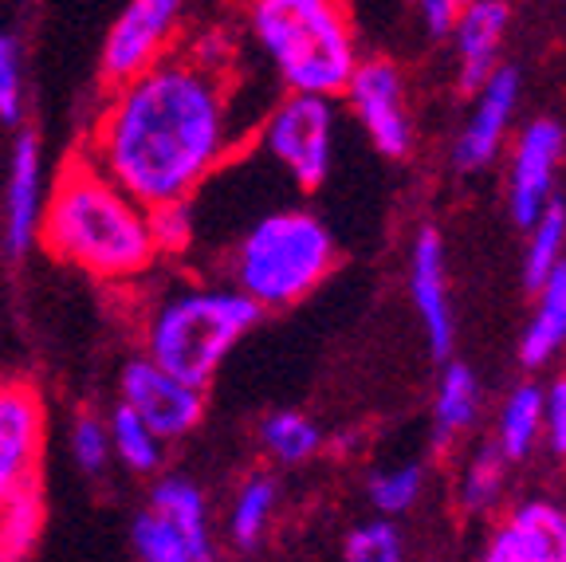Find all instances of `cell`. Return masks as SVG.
Returning <instances> with one entry per match:
<instances>
[{
    "mask_svg": "<svg viewBox=\"0 0 566 562\" xmlns=\"http://www.w3.org/2000/svg\"><path fill=\"white\" fill-rule=\"evenodd\" d=\"M232 91L221 32L181 40L169 60L106 95L80 154L142 209L193 201L240 142Z\"/></svg>",
    "mask_w": 566,
    "mask_h": 562,
    "instance_id": "cell-1",
    "label": "cell"
},
{
    "mask_svg": "<svg viewBox=\"0 0 566 562\" xmlns=\"http://www.w3.org/2000/svg\"><path fill=\"white\" fill-rule=\"evenodd\" d=\"M35 244L103 283H130L158 264L146 209L80 149L67 154L48 189Z\"/></svg>",
    "mask_w": 566,
    "mask_h": 562,
    "instance_id": "cell-2",
    "label": "cell"
},
{
    "mask_svg": "<svg viewBox=\"0 0 566 562\" xmlns=\"http://www.w3.org/2000/svg\"><path fill=\"white\" fill-rule=\"evenodd\" d=\"M248 28L287 95L335 103L363 63L350 9L338 0H256Z\"/></svg>",
    "mask_w": 566,
    "mask_h": 562,
    "instance_id": "cell-3",
    "label": "cell"
},
{
    "mask_svg": "<svg viewBox=\"0 0 566 562\" xmlns=\"http://www.w3.org/2000/svg\"><path fill=\"white\" fill-rule=\"evenodd\" d=\"M338 268V240L315 212L272 209L252 220L229 252L232 288L260 311H283L315 295Z\"/></svg>",
    "mask_w": 566,
    "mask_h": 562,
    "instance_id": "cell-4",
    "label": "cell"
},
{
    "mask_svg": "<svg viewBox=\"0 0 566 562\" xmlns=\"http://www.w3.org/2000/svg\"><path fill=\"white\" fill-rule=\"evenodd\" d=\"M264 311L237 288L221 283H186L161 295L146 319V358L186 382L205 389L221 362L237 351Z\"/></svg>",
    "mask_w": 566,
    "mask_h": 562,
    "instance_id": "cell-5",
    "label": "cell"
},
{
    "mask_svg": "<svg viewBox=\"0 0 566 562\" xmlns=\"http://www.w3.org/2000/svg\"><path fill=\"white\" fill-rule=\"evenodd\" d=\"M260 146L300 189H318L335 162V103L283 95L264 115Z\"/></svg>",
    "mask_w": 566,
    "mask_h": 562,
    "instance_id": "cell-6",
    "label": "cell"
},
{
    "mask_svg": "<svg viewBox=\"0 0 566 562\" xmlns=\"http://www.w3.org/2000/svg\"><path fill=\"white\" fill-rule=\"evenodd\" d=\"M181 12L186 9L177 0H130L118 12L103 40V60H98V71L111 83V91L142 80L146 71H154L177 52Z\"/></svg>",
    "mask_w": 566,
    "mask_h": 562,
    "instance_id": "cell-7",
    "label": "cell"
},
{
    "mask_svg": "<svg viewBox=\"0 0 566 562\" xmlns=\"http://www.w3.org/2000/svg\"><path fill=\"white\" fill-rule=\"evenodd\" d=\"M343 98L378 154L409 158V149H413V115H409L406 80H401L398 63L378 60V55L363 60Z\"/></svg>",
    "mask_w": 566,
    "mask_h": 562,
    "instance_id": "cell-8",
    "label": "cell"
},
{
    "mask_svg": "<svg viewBox=\"0 0 566 562\" xmlns=\"http://www.w3.org/2000/svg\"><path fill=\"white\" fill-rule=\"evenodd\" d=\"M118 405H126L134 417L146 422V429L166 445L193 433L205 417V389L177 382L161 366H154L146 354L130 358L118 374Z\"/></svg>",
    "mask_w": 566,
    "mask_h": 562,
    "instance_id": "cell-9",
    "label": "cell"
},
{
    "mask_svg": "<svg viewBox=\"0 0 566 562\" xmlns=\"http://www.w3.org/2000/svg\"><path fill=\"white\" fill-rule=\"evenodd\" d=\"M48 409L32 382H0V492L35 483L44 457Z\"/></svg>",
    "mask_w": 566,
    "mask_h": 562,
    "instance_id": "cell-10",
    "label": "cell"
},
{
    "mask_svg": "<svg viewBox=\"0 0 566 562\" xmlns=\"http://www.w3.org/2000/svg\"><path fill=\"white\" fill-rule=\"evenodd\" d=\"M566 131L555 118H535L520 131L512 149V174H507V209L520 229H531L555 201V169L563 158Z\"/></svg>",
    "mask_w": 566,
    "mask_h": 562,
    "instance_id": "cell-11",
    "label": "cell"
},
{
    "mask_svg": "<svg viewBox=\"0 0 566 562\" xmlns=\"http://www.w3.org/2000/svg\"><path fill=\"white\" fill-rule=\"evenodd\" d=\"M515 106H520V71L500 67L484 87L472 95V115L460 126L457 146H452V162L457 169L472 174L495 162V154L504 149V138L512 131Z\"/></svg>",
    "mask_w": 566,
    "mask_h": 562,
    "instance_id": "cell-12",
    "label": "cell"
},
{
    "mask_svg": "<svg viewBox=\"0 0 566 562\" xmlns=\"http://www.w3.org/2000/svg\"><path fill=\"white\" fill-rule=\"evenodd\" d=\"M48 189H44V149L35 131H20L9 158V185H4V217L0 237L12 256H24L40 240Z\"/></svg>",
    "mask_w": 566,
    "mask_h": 562,
    "instance_id": "cell-13",
    "label": "cell"
},
{
    "mask_svg": "<svg viewBox=\"0 0 566 562\" xmlns=\"http://www.w3.org/2000/svg\"><path fill=\"white\" fill-rule=\"evenodd\" d=\"M409 299L421 315L424 339L433 358H449L452 351V303H449V264L444 240L437 229H421L409 248Z\"/></svg>",
    "mask_w": 566,
    "mask_h": 562,
    "instance_id": "cell-14",
    "label": "cell"
},
{
    "mask_svg": "<svg viewBox=\"0 0 566 562\" xmlns=\"http://www.w3.org/2000/svg\"><path fill=\"white\" fill-rule=\"evenodd\" d=\"M507 20H512V9L500 0H472L460 9L452 48H457V87L464 95H476L495 71L504 67L500 44H504Z\"/></svg>",
    "mask_w": 566,
    "mask_h": 562,
    "instance_id": "cell-15",
    "label": "cell"
},
{
    "mask_svg": "<svg viewBox=\"0 0 566 562\" xmlns=\"http://www.w3.org/2000/svg\"><path fill=\"white\" fill-rule=\"evenodd\" d=\"M492 543L515 562H566V508L551 500H527L504 519Z\"/></svg>",
    "mask_w": 566,
    "mask_h": 562,
    "instance_id": "cell-16",
    "label": "cell"
},
{
    "mask_svg": "<svg viewBox=\"0 0 566 562\" xmlns=\"http://www.w3.org/2000/svg\"><path fill=\"white\" fill-rule=\"evenodd\" d=\"M150 511L158 519H166L197 562H212L209 503H205L201 488H197L193 480H186V476H166V480H158L150 492Z\"/></svg>",
    "mask_w": 566,
    "mask_h": 562,
    "instance_id": "cell-17",
    "label": "cell"
},
{
    "mask_svg": "<svg viewBox=\"0 0 566 562\" xmlns=\"http://www.w3.org/2000/svg\"><path fill=\"white\" fill-rule=\"evenodd\" d=\"M566 346V264L555 268L547 283L535 291V311L520 339V362L527 370H539Z\"/></svg>",
    "mask_w": 566,
    "mask_h": 562,
    "instance_id": "cell-18",
    "label": "cell"
},
{
    "mask_svg": "<svg viewBox=\"0 0 566 562\" xmlns=\"http://www.w3.org/2000/svg\"><path fill=\"white\" fill-rule=\"evenodd\" d=\"M480 414V382L464 362H444L441 382L433 397V440L437 448H452V440L464 437Z\"/></svg>",
    "mask_w": 566,
    "mask_h": 562,
    "instance_id": "cell-19",
    "label": "cell"
},
{
    "mask_svg": "<svg viewBox=\"0 0 566 562\" xmlns=\"http://www.w3.org/2000/svg\"><path fill=\"white\" fill-rule=\"evenodd\" d=\"M543 440V386L523 382L507 394V402L500 405L495 417V440L492 445L504 452V460H523L531 457V448Z\"/></svg>",
    "mask_w": 566,
    "mask_h": 562,
    "instance_id": "cell-20",
    "label": "cell"
},
{
    "mask_svg": "<svg viewBox=\"0 0 566 562\" xmlns=\"http://www.w3.org/2000/svg\"><path fill=\"white\" fill-rule=\"evenodd\" d=\"M44 528V496L35 483L0 492V562H28Z\"/></svg>",
    "mask_w": 566,
    "mask_h": 562,
    "instance_id": "cell-21",
    "label": "cell"
},
{
    "mask_svg": "<svg viewBox=\"0 0 566 562\" xmlns=\"http://www.w3.org/2000/svg\"><path fill=\"white\" fill-rule=\"evenodd\" d=\"M566 264V201H551L543 217L527 229V252H523V280L531 291L555 275V268Z\"/></svg>",
    "mask_w": 566,
    "mask_h": 562,
    "instance_id": "cell-22",
    "label": "cell"
},
{
    "mask_svg": "<svg viewBox=\"0 0 566 562\" xmlns=\"http://www.w3.org/2000/svg\"><path fill=\"white\" fill-rule=\"evenodd\" d=\"M504 480H507V460L504 452L488 440V445H476L460 468V480H457V500L464 511L480 516V511H492L504 496Z\"/></svg>",
    "mask_w": 566,
    "mask_h": 562,
    "instance_id": "cell-23",
    "label": "cell"
},
{
    "mask_svg": "<svg viewBox=\"0 0 566 562\" xmlns=\"http://www.w3.org/2000/svg\"><path fill=\"white\" fill-rule=\"evenodd\" d=\"M275 503H280V488H275L272 476H264V472L248 476V480L240 483V492H237L232 511H229V539L232 543L244 547V551H252V547L264 539L268 523H272Z\"/></svg>",
    "mask_w": 566,
    "mask_h": 562,
    "instance_id": "cell-24",
    "label": "cell"
},
{
    "mask_svg": "<svg viewBox=\"0 0 566 562\" xmlns=\"http://www.w3.org/2000/svg\"><path fill=\"white\" fill-rule=\"evenodd\" d=\"M260 445L275 465H307L323 448V429L295 409H280L260 425Z\"/></svg>",
    "mask_w": 566,
    "mask_h": 562,
    "instance_id": "cell-25",
    "label": "cell"
},
{
    "mask_svg": "<svg viewBox=\"0 0 566 562\" xmlns=\"http://www.w3.org/2000/svg\"><path fill=\"white\" fill-rule=\"evenodd\" d=\"M106 429H111V452H115L130 472H138V476L158 472L161 457H166V445L146 429L142 417H134L126 405H115L111 417H106Z\"/></svg>",
    "mask_w": 566,
    "mask_h": 562,
    "instance_id": "cell-26",
    "label": "cell"
},
{
    "mask_svg": "<svg viewBox=\"0 0 566 562\" xmlns=\"http://www.w3.org/2000/svg\"><path fill=\"white\" fill-rule=\"evenodd\" d=\"M146 225H150V244L158 260H181L193 252L197 244V212L193 201H169L146 209Z\"/></svg>",
    "mask_w": 566,
    "mask_h": 562,
    "instance_id": "cell-27",
    "label": "cell"
},
{
    "mask_svg": "<svg viewBox=\"0 0 566 562\" xmlns=\"http://www.w3.org/2000/svg\"><path fill=\"white\" fill-rule=\"evenodd\" d=\"M424 492V472L421 465H398L381 468L370 476V503L378 511V519H394L401 511H409Z\"/></svg>",
    "mask_w": 566,
    "mask_h": 562,
    "instance_id": "cell-28",
    "label": "cell"
},
{
    "mask_svg": "<svg viewBox=\"0 0 566 562\" xmlns=\"http://www.w3.org/2000/svg\"><path fill=\"white\" fill-rule=\"evenodd\" d=\"M406 559V543L394 519H366L346 535L343 562H401Z\"/></svg>",
    "mask_w": 566,
    "mask_h": 562,
    "instance_id": "cell-29",
    "label": "cell"
},
{
    "mask_svg": "<svg viewBox=\"0 0 566 562\" xmlns=\"http://www.w3.org/2000/svg\"><path fill=\"white\" fill-rule=\"evenodd\" d=\"M134 554H138V562H197L189 547L177 539V531L150 508L134 519Z\"/></svg>",
    "mask_w": 566,
    "mask_h": 562,
    "instance_id": "cell-30",
    "label": "cell"
},
{
    "mask_svg": "<svg viewBox=\"0 0 566 562\" xmlns=\"http://www.w3.org/2000/svg\"><path fill=\"white\" fill-rule=\"evenodd\" d=\"M71 457H75V465H80L87 476L106 472V465H111V457H115V452H111L106 417H98V414L75 417V425H71Z\"/></svg>",
    "mask_w": 566,
    "mask_h": 562,
    "instance_id": "cell-31",
    "label": "cell"
},
{
    "mask_svg": "<svg viewBox=\"0 0 566 562\" xmlns=\"http://www.w3.org/2000/svg\"><path fill=\"white\" fill-rule=\"evenodd\" d=\"M24 118V60L20 40L12 32H0V123Z\"/></svg>",
    "mask_w": 566,
    "mask_h": 562,
    "instance_id": "cell-32",
    "label": "cell"
},
{
    "mask_svg": "<svg viewBox=\"0 0 566 562\" xmlns=\"http://www.w3.org/2000/svg\"><path fill=\"white\" fill-rule=\"evenodd\" d=\"M543 445L566 460V374L543 389Z\"/></svg>",
    "mask_w": 566,
    "mask_h": 562,
    "instance_id": "cell-33",
    "label": "cell"
},
{
    "mask_svg": "<svg viewBox=\"0 0 566 562\" xmlns=\"http://www.w3.org/2000/svg\"><path fill=\"white\" fill-rule=\"evenodd\" d=\"M460 0H424L421 9V20H424V32L433 35V40H452L457 32V20H460Z\"/></svg>",
    "mask_w": 566,
    "mask_h": 562,
    "instance_id": "cell-34",
    "label": "cell"
},
{
    "mask_svg": "<svg viewBox=\"0 0 566 562\" xmlns=\"http://www.w3.org/2000/svg\"><path fill=\"white\" fill-rule=\"evenodd\" d=\"M480 562H515V559H512V554H507L500 543H488V551L480 554Z\"/></svg>",
    "mask_w": 566,
    "mask_h": 562,
    "instance_id": "cell-35",
    "label": "cell"
}]
</instances>
